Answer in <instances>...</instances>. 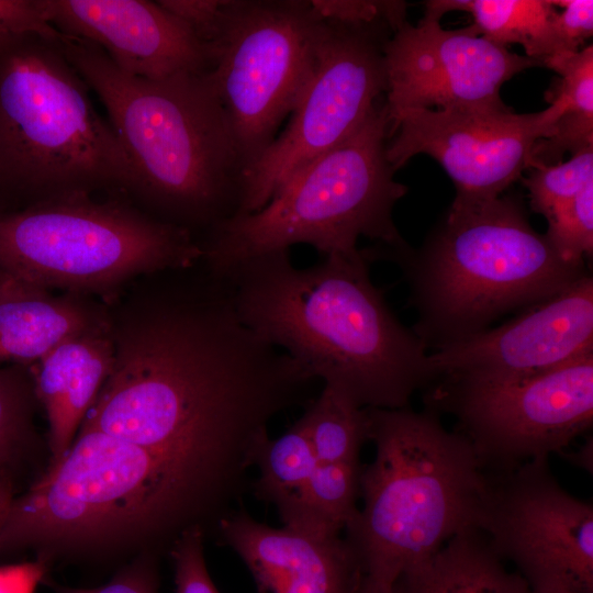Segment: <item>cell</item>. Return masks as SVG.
<instances>
[{
	"label": "cell",
	"instance_id": "25",
	"mask_svg": "<svg viewBox=\"0 0 593 593\" xmlns=\"http://www.w3.org/2000/svg\"><path fill=\"white\" fill-rule=\"evenodd\" d=\"M318 462L358 461L369 440L368 407H360L329 387L306 403L299 418Z\"/></svg>",
	"mask_w": 593,
	"mask_h": 593
},
{
	"label": "cell",
	"instance_id": "23",
	"mask_svg": "<svg viewBox=\"0 0 593 593\" xmlns=\"http://www.w3.org/2000/svg\"><path fill=\"white\" fill-rule=\"evenodd\" d=\"M542 66L559 74L546 93L557 119L550 136L536 143L529 167L553 165L566 152L593 147V46L552 56Z\"/></svg>",
	"mask_w": 593,
	"mask_h": 593
},
{
	"label": "cell",
	"instance_id": "8",
	"mask_svg": "<svg viewBox=\"0 0 593 593\" xmlns=\"http://www.w3.org/2000/svg\"><path fill=\"white\" fill-rule=\"evenodd\" d=\"M390 121L378 103L345 141L290 177L260 210L235 214L199 239L201 264L220 273L265 253L307 244L323 256L357 249L360 236L389 247L407 243L393 208L407 192L387 159Z\"/></svg>",
	"mask_w": 593,
	"mask_h": 593
},
{
	"label": "cell",
	"instance_id": "29",
	"mask_svg": "<svg viewBox=\"0 0 593 593\" xmlns=\"http://www.w3.org/2000/svg\"><path fill=\"white\" fill-rule=\"evenodd\" d=\"M548 243L566 261L584 266L593 251V182L547 216Z\"/></svg>",
	"mask_w": 593,
	"mask_h": 593
},
{
	"label": "cell",
	"instance_id": "33",
	"mask_svg": "<svg viewBox=\"0 0 593 593\" xmlns=\"http://www.w3.org/2000/svg\"><path fill=\"white\" fill-rule=\"evenodd\" d=\"M26 33L60 36L46 19L41 0H0V36Z\"/></svg>",
	"mask_w": 593,
	"mask_h": 593
},
{
	"label": "cell",
	"instance_id": "18",
	"mask_svg": "<svg viewBox=\"0 0 593 593\" xmlns=\"http://www.w3.org/2000/svg\"><path fill=\"white\" fill-rule=\"evenodd\" d=\"M217 533L247 566L258 593H356L363 578L355 551L342 535L273 528L243 508L224 516Z\"/></svg>",
	"mask_w": 593,
	"mask_h": 593
},
{
	"label": "cell",
	"instance_id": "3",
	"mask_svg": "<svg viewBox=\"0 0 593 593\" xmlns=\"http://www.w3.org/2000/svg\"><path fill=\"white\" fill-rule=\"evenodd\" d=\"M61 45L105 108L139 208L198 238L238 212L245 170L209 71L147 79L86 41Z\"/></svg>",
	"mask_w": 593,
	"mask_h": 593
},
{
	"label": "cell",
	"instance_id": "4",
	"mask_svg": "<svg viewBox=\"0 0 593 593\" xmlns=\"http://www.w3.org/2000/svg\"><path fill=\"white\" fill-rule=\"evenodd\" d=\"M396 264L417 311L414 333L436 351L490 328L506 313L544 301L588 270L566 262L530 225L515 194L452 202L419 248H363Z\"/></svg>",
	"mask_w": 593,
	"mask_h": 593
},
{
	"label": "cell",
	"instance_id": "7",
	"mask_svg": "<svg viewBox=\"0 0 593 593\" xmlns=\"http://www.w3.org/2000/svg\"><path fill=\"white\" fill-rule=\"evenodd\" d=\"M230 496L197 471L96 428L80 427L67 451L18 500L1 546H77L199 527ZM203 529V528H202Z\"/></svg>",
	"mask_w": 593,
	"mask_h": 593
},
{
	"label": "cell",
	"instance_id": "40",
	"mask_svg": "<svg viewBox=\"0 0 593 593\" xmlns=\"http://www.w3.org/2000/svg\"><path fill=\"white\" fill-rule=\"evenodd\" d=\"M0 277H1V271H0Z\"/></svg>",
	"mask_w": 593,
	"mask_h": 593
},
{
	"label": "cell",
	"instance_id": "17",
	"mask_svg": "<svg viewBox=\"0 0 593 593\" xmlns=\"http://www.w3.org/2000/svg\"><path fill=\"white\" fill-rule=\"evenodd\" d=\"M63 35L99 47L123 71L147 79L211 67L210 47L157 1L41 0Z\"/></svg>",
	"mask_w": 593,
	"mask_h": 593
},
{
	"label": "cell",
	"instance_id": "31",
	"mask_svg": "<svg viewBox=\"0 0 593 593\" xmlns=\"http://www.w3.org/2000/svg\"><path fill=\"white\" fill-rule=\"evenodd\" d=\"M203 537V529L192 527L172 544L176 593H220L205 564Z\"/></svg>",
	"mask_w": 593,
	"mask_h": 593
},
{
	"label": "cell",
	"instance_id": "19",
	"mask_svg": "<svg viewBox=\"0 0 593 593\" xmlns=\"http://www.w3.org/2000/svg\"><path fill=\"white\" fill-rule=\"evenodd\" d=\"M109 323L64 340L31 365L34 392L48 423L52 462L75 440L113 365Z\"/></svg>",
	"mask_w": 593,
	"mask_h": 593
},
{
	"label": "cell",
	"instance_id": "27",
	"mask_svg": "<svg viewBox=\"0 0 593 593\" xmlns=\"http://www.w3.org/2000/svg\"><path fill=\"white\" fill-rule=\"evenodd\" d=\"M37 403L30 366H0V467L32 438Z\"/></svg>",
	"mask_w": 593,
	"mask_h": 593
},
{
	"label": "cell",
	"instance_id": "35",
	"mask_svg": "<svg viewBox=\"0 0 593 593\" xmlns=\"http://www.w3.org/2000/svg\"><path fill=\"white\" fill-rule=\"evenodd\" d=\"M54 588L56 593H157L154 571L146 567L124 572L99 588L74 589L59 585Z\"/></svg>",
	"mask_w": 593,
	"mask_h": 593
},
{
	"label": "cell",
	"instance_id": "13",
	"mask_svg": "<svg viewBox=\"0 0 593 593\" xmlns=\"http://www.w3.org/2000/svg\"><path fill=\"white\" fill-rule=\"evenodd\" d=\"M490 474L480 529L501 558L514 562L529 586L593 593L592 504L560 485L548 458Z\"/></svg>",
	"mask_w": 593,
	"mask_h": 593
},
{
	"label": "cell",
	"instance_id": "34",
	"mask_svg": "<svg viewBox=\"0 0 593 593\" xmlns=\"http://www.w3.org/2000/svg\"><path fill=\"white\" fill-rule=\"evenodd\" d=\"M552 3L561 8L556 12L555 25L564 49L568 53L579 52L593 33V1L552 0Z\"/></svg>",
	"mask_w": 593,
	"mask_h": 593
},
{
	"label": "cell",
	"instance_id": "5",
	"mask_svg": "<svg viewBox=\"0 0 593 593\" xmlns=\"http://www.w3.org/2000/svg\"><path fill=\"white\" fill-rule=\"evenodd\" d=\"M376 447L360 474L363 506L345 528L363 577L392 589L399 575L455 535L479 528L490 472L437 412L368 407Z\"/></svg>",
	"mask_w": 593,
	"mask_h": 593
},
{
	"label": "cell",
	"instance_id": "24",
	"mask_svg": "<svg viewBox=\"0 0 593 593\" xmlns=\"http://www.w3.org/2000/svg\"><path fill=\"white\" fill-rule=\"evenodd\" d=\"M360 461L317 462L294 502L280 515L283 526L309 534L340 536L355 517Z\"/></svg>",
	"mask_w": 593,
	"mask_h": 593
},
{
	"label": "cell",
	"instance_id": "26",
	"mask_svg": "<svg viewBox=\"0 0 593 593\" xmlns=\"http://www.w3.org/2000/svg\"><path fill=\"white\" fill-rule=\"evenodd\" d=\"M317 462L298 419L282 436L268 438L261 447L255 463L259 469L254 483L256 496L273 504L281 514L298 497Z\"/></svg>",
	"mask_w": 593,
	"mask_h": 593
},
{
	"label": "cell",
	"instance_id": "14",
	"mask_svg": "<svg viewBox=\"0 0 593 593\" xmlns=\"http://www.w3.org/2000/svg\"><path fill=\"white\" fill-rule=\"evenodd\" d=\"M440 20L405 21L383 46L385 108L390 126L415 110L483 111L504 109L503 83L541 66L482 35L469 25L443 29Z\"/></svg>",
	"mask_w": 593,
	"mask_h": 593
},
{
	"label": "cell",
	"instance_id": "11",
	"mask_svg": "<svg viewBox=\"0 0 593 593\" xmlns=\"http://www.w3.org/2000/svg\"><path fill=\"white\" fill-rule=\"evenodd\" d=\"M384 22L350 24L324 20L311 76L287 127L244 179L236 214L265 206L295 172L350 136L385 92Z\"/></svg>",
	"mask_w": 593,
	"mask_h": 593
},
{
	"label": "cell",
	"instance_id": "2",
	"mask_svg": "<svg viewBox=\"0 0 593 593\" xmlns=\"http://www.w3.org/2000/svg\"><path fill=\"white\" fill-rule=\"evenodd\" d=\"M362 249L296 268L290 249L243 259L219 275L242 322L360 407H407L434 381L424 343L370 277Z\"/></svg>",
	"mask_w": 593,
	"mask_h": 593
},
{
	"label": "cell",
	"instance_id": "32",
	"mask_svg": "<svg viewBox=\"0 0 593 593\" xmlns=\"http://www.w3.org/2000/svg\"><path fill=\"white\" fill-rule=\"evenodd\" d=\"M168 12L183 22L210 47L220 30L226 0H159Z\"/></svg>",
	"mask_w": 593,
	"mask_h": 593
},
{
	"label": "cell",
	"instance_id": "38",
	"mask_svg": "<svg viewBox=\"0 0 593 593\" xmlns=\"http://www.w3.org/2000/svg\"><path fill=\"white\" fill-rule=\"evenodd\" d=\"M530 593H580L566 585L544 583L530 586Z\"/></svg>",
	"mask_w": 593,
	"mask_h": 593
},
{
	"label": "cell",
	"instance_id": "12",
	"mask_svg": "<svg viewBox=\"0 0 593 593\" xmlns=\"http://www.w3.org/2000/svg\"><path fill=\"white\" fill-rule=\"evenodd\" d=\"M434 382L427 409L454 414L458 433L492 473L562 451L593 422V353L508 382Z\"/></svg>",
	"mask_w": 593,
	"mask_h": 593
},
{
	"label": "cell",
	"instance_id": "6",
	"mask_svg": "<svg viewBox=\"0 0 593 593\" xmlns=\"http://www.w3.org/2000/svg\"><path fill=\"white\" fill-rule=\"evenodd\" d=\"M89 92L61 34L0 36V210L77 194L133 201L127 156Z\"/></svg>",
	"mask_w": 593,
	"mask_h": 593
},
{
	"label": "cell",
	"instance_id": "22",
	"mask_svg": "<svg viewBox=\"0 0 593 593\" xmlns=\"http://www.w3.org/2000/svg\"><path fill=\"white\" fill-rule=\"evenodd\" d=\"M450 11L469 13L472 30L485 38L508 47L519 44L526 56L540 64L568 53L557 33L552 0H432L424 15L440 20ZM542 66V65H541Z\"/></svg>",
	"mask_w": 593,
	"mask_h": 593
},
{
	"label": "cell",
	"instance_id": "10",
	"mask_svg": "<svg viewBox=\"0 0 593 593\" xmlns=\"http://www.w3.org/2000/svg\"><path fill=\"white\" fill-rule=\"evenodd\" d=\"M323 27L310 0H226L209 74L244 179L299 101Z\"/></svg>",
	"mask_w": 593,
	"mask_h": 593
},
{
	"label": "cell",
	"instance_id": "16",
	"mask_svg": "<svg viewBox=\"0 0 593 593\" xmlns=\"http://www.w3.org/2000/svg\"><path fill=\"white\" fill-rule=\"evenodd\" d=\"M592 353L593 278L588 271L508 322L433 351L428 362L434 381L493 384L537 376Z\"/></svg>",
	"mask_w": 593,
	"mask_h": 593
},
{
	"label": "cell",
	"instance_id": "9",
	"mask_svg": "<svg viewBox=\"0 0 593 593\" xmlns=\"http://www.w3.org/2000/svg\"><path fill=\"white\" fill-rule=\"evenodd\" d=\"M199 238L120 195L77 194L0 210V271L113 302L135 280L197 265Z\"/></svg>",
	"mask_w": 593,
	"mask_h": 593
},
{
	"label": "cell",
	"instance_id": "1",
	"mask_svg": "<svg viewBox=\"0 0 593 593\" xmlns=\"http://www.w3.org/2000/svg\"><path fill=\"white\" fill-rule=\"evenodd\" d=\"M109 309L111 372L80 427L179 462L240 496L278 413L312 379L239 318L200 261L135 280Z\"/></svg>",
	"mask_w": 593,
	"mask_h": 593
},
{
	"label": "cell",
	"instance_id": "39",
	"mask_svg": "<svg viewBox=\"0 0 593 593\" xmlns=\"http://www.w3.org/2000/svg\"><path fill=\"white\" fill-rule=\"evenodd\" d=\"M356 593H392L391 589L383 588L373 581L367 579L366 577L362 578V581L359 585V589Z\"/></svg>",
	"mask_w": 593,
	"mask_h": 593
},
{
	"label": "cell",
	"instance_id": "36",
	"mask_svg": "<svg viewBox=\"0 0 593 593\" xmlns=\"http://www.w3.org/2000/svg\"><path fill=\"white\" fill-rule=\"evenodd\" d=\"M41 571V566L1 570L0 593H29L34 577Z\"/></svg>",
	"mask_w": 593,
	"mask_h": 593
},
{
	"label": "cell",
	"instance_id": "20",
	"mask_svg": "<svg viewBox=\"0 0 593 593\" xmlns=\"http://www.w3.org/2000/svg\"><path fill=\"white\" fill-rule=\"evenodd\" d=\"M109 323L102 301L52 291L1 271L0 366H31L75 335Z\"/></svg>",
	"mask_w": 593,
	"mask_h": 593
},
{
	"label": "cell",
	"instance_id": "15",
	"mask_svg": "<svg viewBox=\"0 0 593 593\" xmlns=\"http://www.w3.org/2000/svg\"><path fill=\"white\" fill-rule=\"evenodd\" d=\"M553 110L518 114L510 108L483 111L415 110L390 126L385 155L396 171L413 156L436 159L456 187V203L501 197L523 178L539 139L548 138Z\"/></svg>",
	"mask_w": 593,
	"mask_h": 593
},
{
	"label": "cell",
	"instance_id": "28",
	"mask_svg": "<svg viewBox=\"0 0 593 593\" xmlns=\"http://www.w3.org/2000/svg\"><path fill=\"white\" fill-rule=\"evenodd\" d=\"M523 183L528 190L530 209L545 217L593 182V147L583 149L568 161L529 167Z\"/></svg>",
	"mask_w": 593,
	"mask_h": 593
},
{
	"label": "cell",
	"instance_id": "21",
	"mask_svg": "<svg viewBox=\"0 0 593 593\" xmlns=\"http://www.w3.org/2000/svg\"><path fill=\"white\" fill-rule=\"evenodd\" d=\"M503 560L481 529L470 528L402 572L391 592L530 593L525 578Z\"/></svg>",
	"mask_w": 593,
	"mask_h": 593
},
{
	"label": "cell",
	"instance_id": "37",
	"mask_svg": "<svg viewBox=\"0 0 593 593\" xmlns=\"http://www.w3.org/2000/svg\"><path fill=\"white\" fill-rule=\"evenodd\" d=\"M13 502L11 485L3 479H0V546L2 530Z\"/></svg>",
	"mask_w": 593,
	"mask_h": 593
},
{
	"label": "cell",
	"instance_id": "30",
	"mask_svg": "<svg viewBox=\"0 0 593 593\" xmlns=\"http://www.w3.org/2000/svg\"><path fill=\"white\" fill-rule=\"evenodd\" d=\"M310 3L322 20L350 24L384 22L392 33L406 21L404 1L310 0Z\"/></svg>",
	"mask_w": 593,
	"mask_h": 593
}]
</instances>
